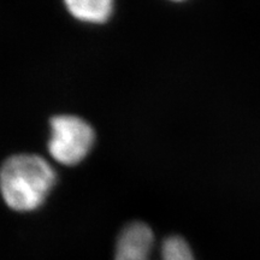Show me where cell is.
Returning a JSON list of instances; mask_svg holds the SVG:
<instances>
[{"mask_svg":"<svg viewBox=\"0 0 260 260\" xmlns=\"http://www.w3.org/2000/svg\"><path fill=\"white\" fill-rule=\"evenodd\" d=\"M56 172L37 154H17L4 162L0 172L3 198L18 212L37 210L56 184Z\"/></svg>","mask_w":260,"mask_h":260,"instance_id":"6da1fadb","label":"cell"},{"mask_svg":"<svg viewBox=\"0 0 260 260\" xmlns=\"http://www.w3.org/2000/svg\"><path fill=\"white\" fill-rule=\"evenodd\" d=\"M71 17L89 24L109 21L115 10L116 0H61Z\"/></svg>","mask_w":260,"mask_h":260,"instance_id":"277c9868","label":"cell"},{"mask_svg":"<svg viewBox=\"0 0 260 260\" xmlns=\"http://www.w3.org/2000/svg\"><path fill=\"white\" fill-rule=\"evenodd\" d=\"M153 245V232L147 224L130 223L118 237L115 260H149Z\"/></svg>","mask_w":260,"mask_h":260,"instance_id":"3957f363","label":"cell"},{"mask_svg":"<svg viewBox=\"0 0 260 260\" xmlns=\"http://www.w3.org/2000/svg\"><path fill=\"white\" fill-rule=\"evenodd\" d=\"M48 152L63 165H76L82 161L95 141L94 130L77 116L60 115L51 119Z\"/></svg>","mask_w":260,"mask_h":260,"instance_id":"7a4b0ae2","label":"cell"},{"mask_svg":"<svg viewBox=\"0 0 260 260\" xmlns=\"http://www.w3.org/2000/svg\"><path fill=\"white\" fill-rule=\"evenodd\" d=\"M160 260H194V255L186 240L169 236L161 243Z\"/></svg>","mask_w":260,"mask_h":260,"instance_id":"5b68a950","label":"cell"},{"mask_svg":"<svg viewBox=\"0 0 260 260\" xmlns=\"http://www.w3.org/2000/svg\"><path fill=\"white\" fill-rule=\"evenodd\" d=\"M170 2H178V3H180V2H186V0H170Z\"/></svg>","mask_w":260,"mask_h":260,"instance_id":"8992f818","label":"cell"}]
</instances>
